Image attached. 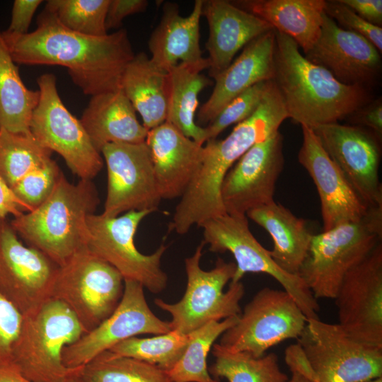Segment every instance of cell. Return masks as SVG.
Segmentation results:
<instances>
[{"instance_id":"obj_27","label":"cell","mask_w":382,"mask_h":382,"mask_svg":"<svg viewBox=\"0 0 382 382\" xmlns=\"http://www.w3.org/2000/svg\"><path fill=\"white\" fill-rule=\"evenodd\" d=\"M325 0H240L234 5L267 22L308 52L318 40L323 21Z\"/></svg>"},{"instance_id":"obj_19","label":"cell","mask_w":382,"mask_h":382,"mask_svg":"<svg viewBox=\"0 0 382 382\" xmlns=\"http://www.w3.org/2000/svg\"><path fill=\"white\" fill-rule=\"evenodd\" d=\"M381 54L364 37L340 28L325 12L320 35L304 57L340 82L366 88L381 71Z\"/></svg>"},{"instance_id":"obj_48","label":"cell","mask_w":382,"mask_h":382,"mask_svg":"<svg viewBox=\"0 0 382 382\" xmlns=\"http://www.w3.org/2000/svg\"><path fill=\"white\" fill-rule=\"evenodd\" d=\"M79 374L70 378L67 382H81L79 377Z\"/></svg>"},{"instance_id":"obj_45","label":"cell","mask_w":382,"mask_h":382,"mask_svg":"<svg viewBox=\"0 0 382 382\" xmlns=\"http://www.w3.org/2000/svg\"><path fill=\"white\" fill-rule=\"evenodd\" d=\"M25 212L23 204L0 175V220L5 219L8 214L14 217L19 216Z\"/></svg>"},{"instance_id":"obj_41","label":"cell","mask_w":382,"mask_h":382,"mask_svg":"<svg viewBox=\"0 0 382 382\" xmlns=\"http://www.w3.org/2000/svg\"><path fill=\"white\" fill-rule=\"evenodd\" d=\"M42 3V0H15L10 25L6 31L16 35L28 33L35 13Z\"/></svg>"},{"instance_id":"obj_39","label":"cell","mask_w":382,"mask_h":382,"mask_svg":"<svg viewBox=\"0 0 382 382\" xmlns=\"http://www.w3.org/2000/svg\"><path fill=\"white\" fill-rule=\"evenodd\" d=\"M325 13L342 28L358 33L377 50L382 52V28L374 25L358 16L354 11L337 1H326Z\"/></svg>"},{"instance_id":"obj_28","label":"cell","mask_w":382,"mask_h":382,"mask_svg":"<svg viewBox=\"0 0 382 382\" xmlns=\"http://www.w3.org/2000/svg\"><path fill=\"white\" fill-rule=\"evenodd\" d=\"M168 77L144 52L135 54L122 74L121 89L148 131L166 121Z\"/></svg>"},{"instance_id":"obj_14","label":"cell","mask_w":382,"mask_h":382,"mask_svg":"<svg viewBox=\"0 0 382 382\" xmlns=\"http://www.w3.org/2000/svg\"><path fill=\"white\" fill-rule=\"evenodd\" d=\"M100 154L108 172L107 196L102 214L115 217L129 211L157 210L162 199L146 143L108 144Z\"/></svg>"},{"instance_id":"obj_9","label":"cell","mask_w":382,"mask_h":382,"mask_svg":"<svg viewBox=\"0 0 382 382\" xmlns=\"http://www.w3.org/2000/svg\"><path fill=\"white\" fill-rule=\"evenodd\" d=\"M297 344L314 382H364L382 377V348L352 339L338 324L307 319Z\"/></svg>"},{"instance_id":"obj_1","label":"cell","mask_w":382,"mask_h":382,"mask_svg":"<svg viewBox=\"0 0 382 382\" xmlns=\"http://www.w3.org/2000/svg\"><path fill=\"white\" fill-rule=\"evenodd\" d=\"M1 34L16 64L64 66L73 83L91 97L121 88L124 70L135 55L125 29L104 36L83 35L64 27L45 8L34 30Z\"/></svg>"},{"instance_id":"obj_12","label":"cell","mask_w":382,"mask_h":382,"mask_svg":"<svg viewBox=\"0 0 382 382\" xmlns=\"http://www.w3.org/2000/svg\"><path fill=\"white\" fill-rule=\"evenodd\" d=\"M307 318L284 290L264 287L245 305L237 322L221 336L219 344L231 352L255 357L290 339H298Z\"/></svg>"},{"instance_id":"obj_42","label":"cell","mask_w":382,"mask_h":382,"mask_svg":"<svg viewBox=\"0 0 382 382\" xmlns=\"http://www.w3.org/2000/svg\"><path fill=\"white\" fill-rule=\"evenodd\" d=\"M349 117L352 125L359 126L371 131L379 140H382V102L378 98L353 112Z\"/></svg>"},{"instance_id":"obj_26","label":"cell","mask_w":382,"mask_h":382,"mask_svg":"<svg viewBox=\"0 0 382 382\" xmlns=\"http://www.w3.org/2000/svg\"><path fill=\"white\" fill-rule=\"evenodd\" d=\"M245 215L270 235L273 241L270 255L277 265L298 275L315 235L308 221L275 201L253 209Z\"/></svg>"},{"instance_id":"obj_32","label":"cell","mask_w":382,"mask_h":382,"mask_svg":"<svg viewBox=\"0 0 382 382\" xmlns=\"http://www.w3.org/2000/svg\"><path fill=\"white\" fill-rule=\"evenodd\" d=\"M238 316L212 321L190 334L185 351L168 371L170 382H219L209 373L207 357L215 340L238 320Z\"/></svg>"},{"instance_id":"obj_10","label":"cell","mask_w":382,"mask_h":382,"mask_svg":"<svg viewBox=\"0 0 382 382\" xmlns=\"http://www.w3.org/2000/svg\"><path fill=\"white\" fill-rule=\"evenodd\" d=\"M152 212L129 211L115 217L89 215L86 249L113 266L124 279L136 281L150 292L158 294L168 283V276L161 267L167 246L162 243L152 254L144 255L134 244L139 225Z\"/></svg>"},{"instance_id":"obj_35","label":"cell","mask_w":382,"mask_h":382,"mask_svg":"<svg viewBox=\"0 0 382 382\" xmlns=\"http://www.w3.org/2000/svg\"><path fill=\"white\" fill-rule=\"evenodd\" d=\"M190 339V334L183 335L172 330L152 337H129L109 351L116 356L136 359L168 371L180 359Z\"/></svg>"},{"instance_id":"obj_4","label":"cell","mask_w":382,"mask_h":382,"mask_svg":"<svg viewBox=\"0 0 382 382\" xmlns=\"http://www.w3.org/2000/svg\"><path fill=\"white\" fill-rule=\"evenodd\" d=\"M85 333L71 310L62 301L50 298L23 315L12 349L13 364L33 382H67L82 367H66L62 351Z\"/></svg>"},{"instance_id":"obj_36","label":"cell","mask_w":382,"mask_h":382,"mask_svg":"<svg viewBox=\"0 0 382 382\" xmlns=\"http://www.w3.org/2000/svg\"><path fill=\"white\" fill-rule=\"evenodd\" d=\"M110 0H49L45 8L66 28L90 36L108 34L105 21Z\"/></svg>"},{"instance_id":"obj_44","label":"cell","mask_w":382,"mask_h":382,"mask_svg":"<svg viewBox=\"0 0 382 382\" xmlns=\"http://www.w3.org/2000/svg\"><path fill=\"white\" fill-rule=\"evenodd\" d=\"M367 22L379 27L382 25L381 0H338Z\"/></svg>"},{"instance_id":"obj_21","label":"cell","mask_w":382,"mask_h":382,"mask_svg":"<svg viewBox=\"0 0 382 382\" xmlns=\"http://www.w3.org/2000/svg\"><path fill=\"white\" fill-rule=\"evenodd\" d=\"M145 142L161 199L181 197L200 166L203 145L168 122L150 129Z\"/></svg>"},{"instance_id":"obj_3","label":"cell","mask_w":382,"mask_h":382,"mask_svg":"<svg viewBox=\"0 0 382 382\" xmlns=\"http://www.w3.org/2000/svg\"><path fill=\"white\" fill-rule=\"evenodd\" d=\"M100 198L92 180L69 183L63 175L53 192L37 209L10 222L28 245L62 266L86 248L87 218L94 214Z\"/></svg>"},{"instance_id":"obj_13","label":"cell","mask_w":382,"mask_h":382,"mask_svg":"<svg viewBox=\"0 0 382 382\" xmlns=\"http://www.w3.org/2000/svg\"><path fill=\"white\" fill-rule=\"evenodd\" d=\"M172 330L150 309L140 283L124 279L122 299L114 312L98 326L66 346L62 361L70 369L80 368L117 343L143 334L161 335Z\"/></svg>"},{"instance_id":"obj_8","label":"cell","mask_w":382,"mask_h":382,"mask_svg":"<svg viewBox=\"0 0 382 382\" xmlns=\"http://www.w3.org/2000/svg\"><path fill=\"white\" fill-rule=\"evenodd\" d=\"M203 242L212 253H231L236 270L231 282H240L246 273H264L273 277L296 302L307 319L319 318L320 306L299 275L280 268L251 233L246 215L225 213L204 222Z\"/></svg>"},{"instance_id":"obj_15","label":"cell","mask_w":382,"mask_h":382,"mask_svg":"<svg viewBox=\"0 0 382 382\" xmlns=\"http://www.w3.org/2000/svg\"><path fill=\"white\" fill-rule=\"evenodd\" d=\"M312 129L361 200L369 208L382 207L381 141L366 128L339 122Z\"/></svg>"},{"instance_id":"obj_20","label":"cell","mask_w":382,"mask_h":382,"mask_svg":"<svg viewBox=\"0 0 382 382\" xmlns=\"http://www.w3.org/2000/svg\"><path fill=\"white\" fill-rule=\"evenodd\" d=\"M301 127L303 142L298 160L316 187L320 201L323 231L361 220L370 208L346 180L313 130L304 125Z\"/></svg>"},{"instance_id":"obj_47","label":"cell","mask_w":382,"mask_h":382,"mask_svg":"<svg viewBox=\"0 0 382 382\" xmlns=\"http://www.w3.org/2000/svg\"><path fill=\"white\" fill-rule=\"evenodd\" d=\"M291 377L286 382H313L308 377L296 371H290Z\"/></svg>"},{"instance_id":"obj_7","label":"cell","mask_w":382,"mask_h":382,"mask_svg":"<svg viewBox=\"0 0 382 382\" xmlns=\"http://www.w3.org/2000/svg\"><path fill=\"white\" fill-rule=\"evenodd\" d=\"M123 291L119 271L84 248L58 267L50 297L64 303L86 333L114 312Z\"/></svg>"},{"instance_id":"obj_17","label":"cell","mask_w":382,"mask_h":382,"mask_svg":"<svg viewBox=\"0 0 382 382\" xmlns=\"http://www.w3.org/2000/svg\"><path fill=\"white\" fill-rule=\"evenodd\" d=\"M17 236L10 223L0 220V293L23 316L51 298L59 266Z\"/></svg>"},{"instance_id":"obj_37","label":"cell","mask_w":382,"mask_h":382,"mask_svg":"<svg viewBox=\"0 0 382 382\" xmlns=\"http://www.w3.org/2000/svg\"><path fill=\"white\" fill-rule=\"evenodd\" d=\"M63 175L56 161L51 158L25 175L11 190L25 211L32 212L48 199Z\"/></svg>"},{"instance_id":"obj_11","label":"cell","mask_w":382,"mask_h":382,"mask_svg":"<svg viewBox=\"0 0 382 382\" xmlns=\"http://www.w3.org/2000/svg\"><path fill=\"white\" fill-rule=\"evenodd\" d=\"M40 99L30 123L33 137L45 148L59 154L71 172L92 180L103 167L100 152L92 144L80 120L63 103L52 74L37 79Z\"/></svg>"},{"instance_id":"obj_23","label":"cell","mask_w":382,"mask_h":382,"mask_svg":"<svg viewBox=\"0 0 382 382\" xmlns=\"http://www.w3.org/2000/svg\"><path fill=\"white\" fill-rule=\"evenodd\" d=\"M202 14L209 26L205 46L209 75L213 79L230 65L241 48L274 29L265 21L226 0H203Z\"/></svg>"},{"instance_id":"obj_22","label":"cell","mask_w":382,"mask_h":382,"mask_svg":"<svg viewBox=\"0 0 382 382\" xmlns=\"http://www.w3.org/2000/svg\"><path fill=\"white\" fill-rule=\"evenodd\" d=\"M274 29L245 45L241 54L214 79L213 91L198 111L197 122L208 125L238 95L259 82L274 80Z\"/></svg>"},{"instance_id":"obj_2","label":"cell","mask_w":382,"mask_h":382,"mask_svg":"<svg viewBox=\"0 0 382 382\" xmlns=\"http://www.w3.org/2000/svg\"><path fill=\"white\" fill-rule=\"evenodd\" d=\"M274 60L273 81L288 118L301 126L313 129L339 122L368 104L366 88L340 82L308 60L294 40L276 30Z\"/></svg>"},{"instance_id":"obj_43","label":"cell","mask_w":382,"mask_h":382,"mask_svg":"<svg viewBox=\"0 0 382 382\" xmlns=\"http://www.w3.org/2000/svg\"><path fill=\"white\" fill-rule=\"evenodd\" d=\"M148 4L146 0H110L105 21L107 30L119 28L126 17L145 11Z\"/></svg>"},{"instance_id":"obj_18","label":"cell","mask_w":382,"mask_h":382,"mask_svg":"<svg viewBox=\"0 0 382 382\" xmlns=\"http://www.w3.org/2000/svg\"><path fill=\"white\" fill-rule=\"evenodd\" d=\"M284 137L279 131L249 149L227 173L221 189L226 213L244 214L274 200L284 166Z\"/></svg>"},{"instance_id":"obj_40","label":"cell","mask_w":382,"mask_h":382,"mask_svg":"<svg viewBox=\"0 0 382 382\" xmlns=\"http://www.w3.org/2000/svg\"><path fill=\"white\" fill-rule=\"evenodd\" d=\"M22 319V314L0 293V368L13 366L12 349Z\"/></svg>"},{"instance_id":"obj_30","label":"cell","mask_w":382,"mask_h":382,"mask_svg":"<svg viewBox=\"0 0 382 382\" xmlns=\"http://www.w3.org/2000/svg\"><path fill=\"white\" fill-rule=\"evenodd\" d=\"M13 60L0 30V128L30 134V123L40 91L28 88Z\"/></svg>"},{"instance_id":"obj_33","label":"cell","mask_w":382,"mask_h":382,"mask_svg":"<svg viewBox=\"0 0 382 382\" xmlns=\"http://www.w3.org/2000/svg\"><path fill=\"white\" fill-rule=\"evenodd\" d=\"M81 382H170L164 371L136 359L105 351L82 366Z\"/></svg>"},{"instance_id":"obj_49","label":"cell","mask_w":382,"mask_h":382,"mask_svg":"<svg viewBox=\"0 0 382 382\" xmlns=\"http://www.w3.org/2000/svg\"><path fill=\"white\" fill-rule=\"evenodd\" d=\"M364 382H382V377L374 378V379H371V380H369V381H364Z\"/></svg>"},{"instance_id":"obj_34","label":"cell","mask_w":382,"mask_h":382,"mask_svg":"<svg viewBox=\"0 0 382 382\" xmlns=\"http://www.w3.org/2000/svg\"><path fill=\"white\" fill-rule=\"evenodd\" d=\"M52 151L30 134L0 128V175L11 188L32 170L51 159Z\"/></svg>"},{"instance_id":"obj_6","label":"cell","mask_w":382,"mask_h":382,"mask_svg":"<svg viewBox=\"0 0 382 382\" xmlns=\"http://www.w3.org/2000/svg\"><path fill=\"white\" fill-rule=\"evenodd\" d=\"M204 245L202 241L193 255L185 259L187 282L182 299L174 303L161 299L154 300L156 306L170 315L172 330L183 335H189L212 321L239 316L242 311L240 301L245 294L243 283L231 282L224 291L234 276L236 263L219 257L214 268L202 270L200 260Z\"/></svg>"},{"instance_id":"obj_38","label":"cell","mask_w":382,"mask_h":382,"mask_svg":"<svg viewBox=\"0 0 382 382\" xmlns=\"http://www.w3.org/2000/svg\"><path fill=\"white\" fill-rule=\"evenodd\" d=\"M272 81L259 82L231 100L204 127L207 141L216 139L230 125H237L250 117L258 107Z\"/></svg>"},{"instance_id":"obj_46","label":"cell","mask_w":382,"mask_h":382,"mask_svg":"<svg viewBox=\"0 0 382 382\" xmlns=\"http://www.w3.org/2000/svg\"><path fill=\"white\" fill-rule=\"evenodd\" d=\"M0 382H33L14 366L0 368Z\"/></svg>"},{"instance_id":"obj_5","label":"cell","mask_w":382,"mask_h":382,"mask_svg":"<svg viewBox=\"0 0 382 382\" xmlns=\"http://www.w3.org/2000/svg\"><path fill=\"white\" fill-rule=\"evenodd\" d=\"M382 207L360 221L315 234L298 275L313 296L334 299L347 274L381 242Z\"/></svg>"},{"instance_id":"obj_29","label":"cell","mask_w":382,"mask_h":382,"mask_svg":"<svg viewBox=\"0 0 382 382\" xmlns=\"http://www.w3.org/2000/svg\"><path fill=\"white\" fill-rule=\"evenodd\" d=\"M209 61L197 64L180 63L168 72L166 121L185 136L204 145V128L195 120L198 96L212 81L202 71L209 68Z\"/></svg>"},{"instance_id":"obj_16","label":"cell","mask_w":382,"mask_h":382,"mask_svg":"<svg viewBox=\"0 0 382 382\" xmlns=\"http://www.w3.org/2000/svg\"><path fill=\"white\" fill-rule=\"evenodd\" d=\"M338 325L352 339L382 348V243L344 278L334 299Z\"/></svg>"},{"instance_id":"obj_24","label":"cell","mask_w":382,"mask_h":382,"mask_svg":"<svg viewBox=\"0 0 382 382\" xmlns=\"http://www.w3.org/2000/svg\"><path fill=\"white\" fill-rule=\"evenodd\" d=\"M202 4L203 0L195 1L191 13L185 17L180 15L178 4H164L160 22L148 42L150 59L157 66L168 72L180 63L197 64L207 60L199 45Z\"/></svg>"},{"instance_id":"obj_25","label":"cell","mask_w":382,"mask_h":382,"mask_svg":"<svg viewBox=\"0 0 382 382\" xmlns=\"http://www.w3.org/2000/svg\"><path fill=\"white\" fill-rule=\"evenodd\" d=\"M80 122L100 153L108 144L144 142L149 132L121 88L91 96Z\"/></svg>"},{"instance_id":"obj_31","label":"cell","mask_w":382,"mask_h":382,"mask_svg":"<svg viewBox=\"0 0 382 382\" xmlns=\"http://www.w3.org/2000/svg\"><path fill=\"white\" fill-rule=\"evenodd\" d=\"M212 353L215 361L208 371L218 381L224 378L228 382H286L289 379L274 353L255 357L246 352H231L219 343L213 345Z\"/></svg>"}]
</instances>
